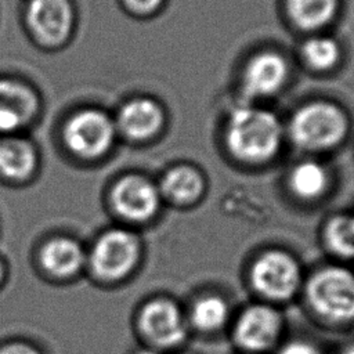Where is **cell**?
<instances>
[{
  "instance_id": "obj_20",
  "label": "cell",
  "mask_w": 354,
  "mask_h": 354,
  "mask_svg": "<svg viewBox=\"0 0 354 354\" xmlns=\"http://www.w3.org/2000/svg\"><path fill=\"white\" fill-rule=\"evenodd\" d=\"M337 3V0H288V10L300 28L317 29L333 18Z\"/></svg>"
},
{
  "instance_id": "obj_23",
  "label": "cell",
  "mask_w": 354,
  "mask_h": 354,
  "mask_svg": "<svg viewBox=\"0 0 354 354\" xmlns=\"http://www.w3.org/2000/svg\"><path fill=\"white\" fill-rule=\"evenodd\" d=\"M0 354H41L37 347L26 342H8L0 346Z\"/></svg>"
},
{
  "instance_id": "obj_17",
  "label": "cell",
  "mask_w": 354,
  "mask_h": 354,
  "mask_svg": "<svg viewBox=\"0 0 354 354\" xmlns=\"http://www.w3.org/2000/svg\"><path fill=\"white\" fill-rule=\"evenodd\" d=\"M37 167L33 144L15 134L0 140V176L15 183L29 180Z\"/></svg>"
},
{
  "instance_id": "obj_13",
  "label": "cell",
  "mask_w": 354,
  "mask_h": 354,
  "mask_svg": "<svg viewBox=\"0 0 354 354\" xmlns=\"http://www.w3.org/2000/svg\"><path fill=\"white\" fill-rule=\"evenodd\" d=\"M41 268L55 279H72L87 267V252L71 236H54L40 249Z\"/></svg>"
},
{
  "instance_id": "obj_11",
  "label": "cell",
  "mask_w": 354,
  "mask_h": 354,
  "mask_svg": "<svg viewBox=\"0 0 354 354\" xmlns=\"http://www.w3.org/2000/svg\"><path fill=\"white\" fill-rule=\"evenodd\" d=\"M288 64L282 55L264 51L254 55L242 75V91L252 100L277 94L286 83Z\"/></svg>"
},
{
  "instance_id": "obj_25",
  "label": "cell",
  "mask_w": 354,
  "mask_h": 354,
  "mask_svg": "<svg viewBox=\"0 0 354 354\" xmlns=\"http://www.w3.org/2000/svg\"><path fill=\"white\" fill-rule=\"evenodd\" d=\"M7 275V268H6V263L3 261V259L0 257V285L4 282Z\"/></svg>"
},
{
  "instance_id": "obj_12",
  "label": "cell",
  "mask_w": 354,
  "mask_h": 354,
  "mask_svg": "<svg viewBox=\"0 0 354 354\" xmlns=\"http://www.w3.org/2000/svg\"><path fill=\"white\" fill-rule=\"evenodd\" d=\"M37 98L24 83L0 79V133L17 134L37 112Z\"/></svg>"
},
{
  "instance_id": "obj_7",
  "label": "cell",
  "mask_w": 354,
  "mask_h": 354,
  "mask_svg": "<svg viewBox=\"0 0 354 354\" xmlns=\"http://www.w3.org/2000/svg\"><path fill=\"white\" fill-rule=\"evenodd\" d=\"M140 335L155 350H173L188 337L187 314L169 297H155L144 303L137 315Z\"/></svg>"
},
{
  "instance_id": "obj_16",
  "label": "cell",
  "mask_w": 354,
  "mask_h": 354,
  "mask_svg": "<svg viewBox=\"0 0 354 354\" xmlns=\"http://www.w3.org/2000/svg\"><path fill=\"white\" fill-rule=\"evenodd\" d=\"M330 184L332 178L328 167L315 159L297 162L286 177L289 194L303 203L322 201L329 194Z\"/></svg>"
},
{
  "instance_id": "obj_6",
  "label": "cell",
  "mask_w": 354,
  "mask_h": 354,
  "mask_svg": "<svg viewBox=\"0 0 354 354\" xmlns=\"http://www.w3.org/2000/svg\"><path fill=\"white\" fill-rule=\"evenodd\" d=\"M347 131L344 113L333 104L317 101L301 106L290 119L289 136L296 147L321 152L337 147Z\"/></svg>"
},
{
  "instance_id": "obj_5",
  "label": "cell",
  "mask_w": 354,
  "mask_h": 354,
  "mask_svg": "<svg viewBox=\"0 0 354 354\" xmlns=\"http://www.w3.org/2000/svg\"><path fill=\"white\" fill-rule=\"evenodd\" d=\"M285 317L275 304L257 300L245 306L231 324V340L243 354H267L278 348Z\"/></svg>"
},
{
  "instance_id": "obj_4",
  "label": "cell",
  "mask_w": 354,
  "mask_h": 354,
  "mask_svg": "<svg viewBox=\"0 0 354 354\" xmlns=\"http://www.w3.org/2000/svg\"><path fill=\"white\" fill-rule=\"evenodd\" d=\"M141 252V239L134 231L112 227L100 234L87 252V267L101 282H120L136 270Z\"/></svg>"
},
{
  "instance_id": "obj_2",
  "label": "cell",
  "mask_w": 354,
  "mask_h": 354,
  "mask_svg": "<svg viewBox=\"0 0 354 354\" xmlns=\"http://www.w3.org/2000/svg\"><path fill=\"white\" fill-rule=\"evenodd\" d=\"M301 293L311 314L324 324H354V271L346 266L317 267L306 277Z\"/></svg>"
},
{
  "instance_id": "obj_1",
  "label": "cell",
  "mask_w": 354,
  "mask_h": 354,
  "mask_svg": "<svg viewBox=\"0 0 354 354\" xmlns=\"http://www.w3.org/2000/svg\"><path fill=\"white\" fill-rule=\"evenodd\" d=\"M283 141L279 119L270 111L241 106L232 111L225 126V145L231 156L245 165L272 160Z\"/></svg>"
},
{
  "instance_id": "obj_18",
  "label": "cell",
  "mask_w": 354,
  "mask_h": 354,
  "mask_svg": "<svg viewBox=\"0 0 354 354\" xmlns=\"http://www.w3.org/2000/svg\"><path fill=\"white\" fill-rule=\"evenodd\" d=\"M231 318V307L225 297L207 293L198 297L189 307L187 321L189 328L201 333H216L224 329Z\"/></svg>"
},
{
  "instance_id": "obj_9",
  "label": "cell",
  "mask_w": 354,
  "mask_h": 354,
  "mask_svg": "<svg viewBox=\"0 0 354 354\" xmlns=\"http://www.w3.org/2000/svg\"><path fill=\"white\" fill-rule=\"evenodd\" d=\"M109 201L120 218L133 224H144L158 214L163 198L158 184L148 177L126 174L113 184Z\"/></svg>"
},
{
  "instance_id": "obj_15",
  "label": "cell",
  "mask_w": 354,
  "mask_h": 354,
  "mask_svg": "<svg viewBox=\"0 0 354 354\" xmlns=\"http://www.w3.org/2000/svg\"><path fill=\"white\" fill-rule=\"evenodd\" d=\"M158 187L163 199L176 206L188 207L205 196L206 178L195 166L177 165L163 174Z\"/></svg>"
},
{
  "instance_id": "obj_26",
  "label": "cell",
  "mask_w": 354,
  "mask_h": 354,
  "mask_svg": "<svg viewBox=\"0 0 354 354\" xmlns=\"http://www.w3.org/2000/svg\"><path fill=\"white\" fill-rule=\"evenodd\" d=\"M339 354H354V343H350V344H347L346 347H343V348L339 351Z\"/></svg>"
},
{
  "instance_id": "obj_21",
  "label": "cell",
  "mask_w": 354,
  "mask_h": 354,
  "mask_svg": "<svg viewBox=\"0 0 354 354\" xmlns=\"http://www.w3.org/2000/svg\"><path fill=\"white\" fill-rule=\"evenodd\" d=\"M301 55L306 64L313 69L325 71L339 61L340 48L332 37L314 36L303 43Z\"/></svg>"
},
{
  "instance_id": "obj_3",
  "label": "cell",
  "mask_w": 354,
  "mask_h": 354,
  "mask_svg": "<svg viewBox=\"0 0 354 354\" xmlns=\"http://www.w3.org/2000/svg\"><path fill=\"white\" fill-rule=\"evenodd\" d=\"M304 272L299 259L286 249L267 248L259 252L248 267L252 292L266 303H289L303 290Z\"/></svg>"
},
{
  "instance_id": "obj_22",
  "label": "cell",
  "mask_w": 354,
  "mask_h": 354,
  "mask_svg": "<svg viewBox=\"0 0 354 354\" xmlns=\"http://www.w3.org/2000/svg\"><path fill=\"white\" fill-rule=\"evenodd\" d=\"M275 354H324L318 344L307 339H292L278 346Z\"/></svg>"
},
{
  "instance_id": "obj_14",
  "label": "cell",
  "mask_w": 354,
  "mask_h": 354,
  "mask_svg": "<svg viewBox=\"0 0 354 354\" xmlns=\"http://www.w3.org/2000/svg\"><path fill=\"white\" fill-rule=\"evenodd\" d=\"M116 130L133 141L153 137L163 126L160 105L148 97H138L122 105L115 120Z\"/></svg>"
},
{
  "instance_id": "obj_24",
  "label": "cell",
  "mask_w": 354,
  "mask_h": 354,
  "mask_svg": "<svg viewBox=\"0 0 354 354\" xmlns=\"http://www.w3.org/2000/svg\"><path fill=\"white\" fill-rule=\"evenodd\" d=\"M163 0H124L127 7L138 14H149L155 11Z\"/></svg>"
},
{
  "instance_id": "obj_8",
  "label": "cell",
  "mask_w": 354,
  "mask_h": 354,
  "mask_svg": "<svg viewBox=\"0 0 354 354\" xmlns=\"http://www.w3.org/2000/svg\"><path fill=\"white\" fill-rule=\"evenodd\" d=\"M116 124L100 109H82L72 115L64 126L62 138L66 148L77 158L98 159L113 145Z\"/></svg>"
},
{
  "instance_id": "obj_27",
  "label": "cell",
  "mask_w": 354,
  "mask_h": 354,
  "mask_svg": "<svg viewBox=\"0 0 354 354\" xmlns=\"http://www.w3.org/2000/svg\"><path fill=\"white\" fill-rule=\"evenodd\" d=\"M141 354H156V353L152 351V350H149V351H144V353H141Z\"/></svg>"
},
{
  "instance_id": "obj_19",
  "label": "cell",
  "mask_w": 354,
  "mask_h": 354,
  "mask_svg": "<svg viewBox=\"0 0 354 354\" xmlns=\"http://www.w3.org/2000/svg\"><path fill=\"white\" fill-rule=\"evenodd\" d=\"M322 242L332 256L354 259V213L339 212L329 216L322 225Z\"/></svg>"
},
{
  "instance_id": "obj_10",
  "label": "cell",
  "mask_w": 354,
  "mask_h": 354,
  "mask_svg": "<svg viewBox=\"0 0 354 354\" xmlns=\"http://www.w3.org/2000/svg\"><path fill=\"white\" fill-rule=\"evenodd\" d=\"M26 21L39 41L48 46L61 44L72 30V4L69 0H30Z\"/></svg>"
}]
</instances>
